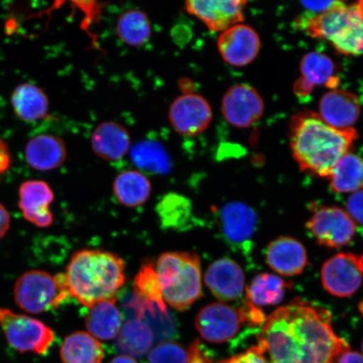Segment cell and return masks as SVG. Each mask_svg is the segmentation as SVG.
I'll list each match as a JSON object with an SVG mask.
<instances>
[{
  "mask_svg": "<svg viewBox=\"0 0 363 363\" xmlns=\"http://www.w3.org/2000/svg\"><path fill=\"white\" fill-rule=\"evenodd\" d=\"M156 211L163 229L181 231L188 229L192 222V203L178 193L163 196L157 203Z\"/></svg>",
  "mask_w": 363,
  "mask_h": 363,
  "instance_id": "obj_29",
  "label": "cell"
},
{
  "mask_svg": "<svg viewBox=\"0 0 363 363\" xmlns=\"http://www.w3.org/2000/svg\"><path fill=\"white\" fill-rule=\"evenodd\" d=\"M110 363H138L135 360V358L125 356V355H121L118 356L115 358H113V359L111 361Z\"/></svg>",
  "mask_w": 363,
  "mask_h": 363,
  "instance_id": "obj_44",
  "label": "cell"
},
{
  "mask_svg": "<svg viewBox=\"0 0 363 363\" xmlns=\"http://www.w3.org/2000/svg\"><path fill=\"white\" fill-rule=\"evenodd\" d=\"M13 112L23 121L35 122L48 115L49 101L44 91L33 84L17 86L11 95Z\"/></svg>",
  "mask_w": 363,
  "mask_h": 363,
  "instance_id": "obj_24",
  "label": "cell"
},
{
  "mask_svg": "<svg viewBox=\"0 0 363 363\" xmlns=\"http://www.w3.org/2000/svg\"><path fill=\"white\" fill-rule=\"evenodd\" d=\"M11 226V216L6 207L0 203V240L6 235Z\"/></svg>",
  "mask_w": 363,
  "mask_h": 363,
  "instance_id": "obj_41",
  "label": "cell"
},
{
  "mask_svg": "<svg viewBox=\"0 0 363 363\" xmlns=\"http://www.w3.org/2000/svg\"><path fill=\"white\" fill-rule=\"evenodd\" d=\"M122 258L103 250L84 249L72 257L65 274L69 296L90 308L116 298L125 281Z\"/></svg>",
  "mask_w": 363,
  "mask_h": 363,
  "instance_id": "obj_3",
  "label": "cell"
},
{
  "mask_svg": "<svg viewBox=\"0 0 363 363\" xmlns=\"http://www.w3.org/2000/svg\"><path fill=\"white\" fill-rule=\"evenodd\" d=\"M257 347L271 363H335L350 349L335 333L330 313L301 298L266 318Z\"/></svg>",
  "mask_w": 363,
  "mask_h": 363,
  "instance_id": "obj_1",
  "label": "cell"
},
{
  "mask_svg": "<svg viewBox=\"0 0 363 363\" xmlns=\"http://www.w3.org/2000/svg\"><path fill=\"white\" fill-rule=\"evenodd\" d=\"M27 163L38 171L58 169L65 162L67 153L65 142L58 136L43 134L34 136L26 147Z\"/></svg>",
  "mask_w": 363,
  "mask_h": 363,
  "instance_id": "obj_22",
  "label": "cell"
},
{
  "mask_svg": "<svg viewBox=\"0 0 363 363\" xmlns=\"http://www.w3.org/2000/svg\"><path fill=\"white\" fill-rule=\"evenodd\" d=\"M331 189L335 193H356L363 189V158L352 152L337 162L329 176Z\"/></svg>",
  "mask_w": 363,
  "mask_h": 363,
  "instance_id": "obj_30",
  "label": "cell"
},
{
  "mask_svg": "<svg viewBox=\"0 0 363 363\" xmlns=\"http://www.w3.org/2000/svg\"><path fill=\"white\" fill-rule=\"evenodd\" d=\"M156 269L165 303L184 311L201 298V262L196 254L172 252L158 258Z\"/></svg>",
  "mask_w": 363,
  "mask_h": 363,
  "instance_id": "obj_5",
  "label": "cell"
},
{
  "mask_svg": "<svg viewBox=\"0 0 363 363\" xmlns=\"http://www.w3.org/2000/svg\"><path fill=\"white\" fill-rule=\"evenodd\" d=\"M179 88L184 94H194V84L189 79H183L179 81Z\"/></svg>",
  "mask_w": 363,
  "mask_h": 363,
  "instance_id": "obj_43",
  "label": "cell"
},
{
  "mask_svg": "<svg viewBox=\"0 0 363 363\" xmlns=\"http://www.w3.org/2000/svg\"><path fill=\"white\" fill-rule=\"evenodd\" d=\"M301 79L294 86L298 96H306L315 86L325 85L335 89L339 84V78L335 75V66L331 58L320 52H308L301 63Z\"/></svg>",
  "mask_w": 363,
  "mask_h": 363,
  "instance_id": "obj_20",
  "label": "cell"
},
{
  "mask_svg": "<svg viewBox=\"0 0 363 363\" xmlns=\"http://www.w3.org/2000/svg\"><path fill=\"white\" fill-rule=\"evenodd\" d=\"M116 33L122 42L130 47L138 48L151 38V22L147 13L142 11H127L118 19Z\"/></svg>",
  "mask_w": 363,
  "mask_h": 363,
  "instance_id": "obj_32",
  "label": "cell"
},
{
  "mask_svg": "<svg viewBox=\"0 0 363 363\" xmlns=\"http://www.w3.org/2000/svg\"><path fill=\"white\" fill-rule=\"evenodd\" d=\"M189 363H211V361L206 355V353L202 351V348L199 340H195V342L191 345V347L189 349Z\"/></svg>",
  "mask_w": 363,
  "mask_h": 363,
  "instance_id": "obj_40",
  "label": "cell"
},
{
  "mask_svg": "<svg viewBox=\"0 0 363 363\" xmlns=\"http://www.w3.org/2000/svg\"><path fill=\"white\" fill-rule=\"evenodd\" d=\"M289 284L280 277L262 274L257 275L246 289L247 301L258 308L274 306L282 301Z\"/></svg>",
  "mask_w": 363,
  "mask_h": 363,
  "instance_id": "obj_31",
  "label": "cell"
},
{
  "mask_svg": "<svg viewBox=\"0 0 363 363\" xmlns=\"http://www.w3.org/2000/svg\"><path fill=\"white\" fill-rule=\"evenodd\" d=\"M245 323L242 312L222 303H214L199 311L195 325L202 338L211 343H225L237 335Z\"/></svg>",
  "mask_w": 363,
  "mask_h": 363,
  "instance_id": "obj_10",
  "label": "cell"
},
{
  "mask_svg": "<svg viewBox=\"0 0 363 363\" xmlns=\"http://www.w3.org/2000/svg\"><path fill=\"white\" fill-rule=\"evenodd\" d=\"M340 3V1H305L301 4L308 15L315 16L331 10Z\"/></svg>",
  "mask_w": 363,
  "mask_h": 363,
  "instance_id": "obj_38",
  "label": "cell"
},
{
  "mask_svg": "<svg viewBox=\"0 0 363 363\" xmlns=\"http://www.w3.org/2000/svg\"><path fill=\"white\" fill-rule=\"evenodd\" d=\"M63 363H101L104 357L101 342L84 331H77L63 340L60 349Z\"/></svg>",
  "mask_w": 363,
  "mask_h": 363,
  "instance_id": "obj_25",
  "label": "cell"
},
{
  "mask_svg": "<svg viewBox=\"0 0 363 363\" xmlns=\"http://www.w3.org/2000/svg\"><path fill=\"white\" fill-rule=\"evenodd\" d=\"M266 261L270 269L281 276H296L306 269L307 252L298 240L282 237L274 240L267 247Z\"/></svg>",
  "mask_w": 363,
  "mask_h": 363,
  "instance_id": "obj_19",
  "label": "cell"
},
{
  "mask_svg": "<svg viewBox=\"0 0 363 363\" xmlns=\"http://www.w3.org/2000/svg\"><path fill=\"white\" fill-rule=\"evenodd\" d=\"M247 4L243 0H193L185 3V9L190 15L201 21L208 30L223 33L243 21Z\"/></svg>",
  "mask_w": 363,
  "mask_h": 363,
  "instance_id": "obj_15",
  "label": "cell"
},
{
  "mask_svg": "<svg viewBox=\"0 0 363 363\" xmlns=\"http://www.w3.org/2000/svg\"><path fill=\"white\" fill-rule=\"evenodd\" d=\"M217 47L225 62L233 67H242L255 60L260 52L261 40L251 26L240 23L221 33Z\"/></svg>",
  "mask_w": 363,
  "mask_h": 363,
  "instance_id": "obj_13",
  "label": "cell"
},
{
  "mask_svg": "<svg viewBox=\"0 0 363 363\" xmlns=\"http://www.w3.org/2000/svg\"><path fill=\"white\" fill-rule=\"evenodd\" d=\"M221 111L225 120L237 128H248L261 119L264 103L251 85L240 84L226 91L222 99Z\"/></svg>",
  "mask_w": 363,
  "mask_h": 363,
  "instance_id": "obj_11",
  "label": "cell"
},
{
  "mask_svg": "<svg viewBox=\"0 0 363 363\" xmlns=\"http://www.w3.org/2000/svg\"><path fill=\"white\" fill-rule=\"evenodd\" d=\"M218 363H271L267 359L266 354L259 347L250 348L249 350Z\"/></svg>",
  "mask_w": 363,
  "mask_h": 363,
  "instance_id": "obj_35",
  "label": "cell"
},
{
  "mask_svg": "<svg viewBox=\"0 0 363 363\" xmlns=\"http://www.w3.org/2000/svg\"><path fill=\"white\" fill-rule=\"evenodd\" d=\"M77 7H79L82 11L85 13V18L83 23H82V28L88 29L91 23L97 20L101 13V4L97 2H74Z\"/></svg>",
  "mask_w": 363,
  "mask_h": 363,
  "instance_id": "obj_37",
  "label": "cell"
},
{
  "mask_svg": "<svg viewBox=\"0 0 363 363\" xmlns=\"http://www.w3.org/2000/svg\"><path fill=\"white\" fill-rule=\"evenodd\" d=\"M91 147L99 157L108 162L123 159L130 150V135L116 121H104L91 135Z\"/></svg>",
  "mask_w": 363,
  "mask_h": 363,
  "instance_id": "obj_21",
  "label": "cell"
},
{
  "mask_svg": "<svg viewBox=\"0 0 363 363\" xmlns=\"http://www.w3.org/2000/svg\"><path fill=\"white\" fill-rule=\"evenodd\" d=\"M85 318L89 333L97 340L117 337L122 326V316L116 306V298L108 299L91 306Z\"/></svg>",
  "mask_w": 363,
  "mask_h": 363,
  "instance_id": "obj_23",
  "label": "cell"
},
{
  "mask_svg": "<svg viewBox=\"0 0 363 363\" xmlns=\"http://www.w3.org/2000/svg\"><path fill=\"white\" fill-rule=\"evenodd\" d=\"M204 280L216 298L221 301H233L242 296L245 274L238 264L230 258H221L208 267Z\"/></svg>",
  "mask_w": 363,
  "mask_h": 363,
  "instance_id": "obj_16",
  "label": "cell"
},
{
  "mask_svg": "<svg viewBox=\"0 0 363 363\" xmlns=\"http://www.w3.org/2000/svg\"><path fill=\"white\" fill-rule=\"evenodd\" d=\"M359 99L349 91L333 89L321 98L319 116L326 124L340 130L353 128L359 118Z\"/></svg>",
  "mask_w": 363,
  "mask_h": 363,
  "instance_id": "obj_18",
  "label": "cell"
},
{
  "mask_svg": "<svg viewBox=\"0 0 363 363\" xmlns=\"http://www.w3.org/2000/svg\"><path fill=\"white\" fill-rule=\"evenodd\" d=\"M219 222L225 242L238 250H248L255 233L257 216L253 208L242 202L225 203L219 211Z\"/></svg>",
  "mask_w": 363,
  "mask_h": 363,
  "instance_id": "obj_14",
  "label": "cell"
},
{
  "mask_svg": "<svg viewBox=\"0 0 363 363\" xmlns=\"http://www.w3.org/2000/svg\"><path fill=\"white\" fill-rule=\"evenodd\" d=\"M12 158L7 144L0 139V179L10 169Z\"/></svg>",
  "mask_w": 363,
  "mask_h": 363,
  "instance_id": "obj_39",
  "label": "cell"
},
{
  "mask_svg": "<svg viewBox=\"0 0 363 363\" xmlns=\"http://www.w3.org/2000/svg\"><path fill=\"white\" fill-rule=\"evenodd\" d=\"M130 155L136 167L149 174L166 175L172 170L169 153L157 140H144L135 144Z\"/></svg>",
  "mask_w": 363,
  "mask_h": 363,
  "instance_id": "obj_27",
  "label": "cell"
},
{
  "mask_svg": "<svg viewBox=\"0 0 363 363\" xmlns=\"http://www.w3.org/2000/svg\"><path fill=\"white\" fill-rule=\"evenodd\" d=\"M0 326L7 342L15 350L44 355L52 347L55 333L48 325L35 318L0 308Z\"/></svg>",
  "mask_w": 363,
  "mask_h": 363,
  "instance_id": "obj_7",
  "label": "cell"
},
{
  "mask_svg": "<svg viewBox=\"0 0 363 363\" xmlns=\"http://www.w3.org/2000/svg\"><path fill=\"white\" fill-rule=\"evenodd\" d=\"M363 281V255L340 252L324 263L321 282L331 295L347 298L355 294Z\"/></svg>",
  "mask_w": 363,
  "mask_h": 363,
  "instance_id": "obj_8",
  "label": "cell"
},
{
  "mask_svg": "<svg viewBox=\"0 0 363 363\" xmlns=\"http://www.w3.org/2000/svg\"><path fill=\"white\" fill-rule=\"evenodd\" d=\"M362 353H363V342H362ZM363 356V355H362Z\"/></svg>",
  "mask_w": 363,
  "mask_h": 363,
  "instance_id": "obj_46",
  "label": "cell"
},
{
  "mask_svg": "<svg viewBox=\"0 0 363 363\" xmlns=\"http://www.w3.org/2000/svg\"><path fill=\"white\" fill-rule=\"evenodd\" d=\"M296 26L313 38L328 40L342 55L363 54V1L349 6L340 1L319 15L306 13L298 18Z\"/></svg>",
  "mask_w": 363,
  "mask_h": 363,
  "instance_id": "obj_4",
  "label": "cell"
},
{
  "mask_svg": "<svg viewBox=\"0 0 363 363\" xmlns=\"http://www.w3.org/2000/svg\"><path fill=\"white\" fill-rule=\"evenodd\" d=\"M154 335L143 320L130 319L122 325L117 335V347L125 356L133 358L145 355L152 348Z\"/></svg>",
  "mask_w": 363,
  "mask_h": 363,
  "instance_id": "obj_28",
  "label": "cell"
},
{
  "mask_svg": "<svg viewBox=\"0 0 363 363\" xmlns=\"http://www.w3.org/2000/svg\"><path fill=\"white\" fill-rule=\"evenodd\" d=\"M149 363H189V352L176 342L158 344L149 353Z\"/></svg>",
  "mask_w": 363,
  "mask_h": 363,
  "instance_id": "obj_34",
  "label": "cell"
},
{
  "mask_svg": "<svg viewBox=\"0 0 363 363\" xmlns=\"http://www.w3.org/2000/svg\"><path fill=\"white\" fill-rule=\"evenodd\" d=\"M135 296L167 315V306L163 298L160 281L155 264L152 262L143 263L134 281Z\"/></svg>",
  "mask_w": 363,
  "mask_h": 363,
  "instance_id": "obj_33",
  "label": "cell"
},
{
  "mask_svg": "<svg viewBox=\"0 0 363 363\" xmlns=\"http://www.w3.org/2000/svg\"><path fill=\"white\" fill-rule=\"evenodd\" d=\"M212 110L207 99L198 94H183L172 103L169 121L176 133L196 136L203 133L212 121Z\"/></svg>",
  "mask_w": 363,
  "mask_h": 363,
  "instance_id": "obj_12",
  "label": "cell"
},
{
  "mask_svg": "<svg viewBox=\"0 0 363 363\" xmlns=\"http://www.w3.org/2000/svg\"><path fill=\"white\" fill-rule=\"evenodd\" d=\"M335 363H363V356L357 352L349 350L338 357Z\"/></svg>",
  "mask_w": 363,
  "mask_h": 363,
  "instance_id": "obj_42",
  "label": "cell"
},
{
  "mask_svg": "<svg viewBox=\"0 0 363 363\" xmlns=\"http://www.w3.org/2000/svg\"><path fill=\"white\" fill-rule=\"evenodd\" d=\"M359 308H360V311L362 312V314L363 315V301L361 303Z\"/></svg>",
  "mask_w": 363,
  "mask_h": 363,
  "instance_id": "obj_45",
  "label": "cell"
},
{
  "mask_svg": "<svg viewBox=\"0 0 363 363\" xmlns=\"http://www.w3.org/2000/svg\"><path fill=\"white\" fill-rule=\"evenodd\" d=\"M19 198V207L27 221L40 228L52 224L50 206L54 201V194L48 184L42 180L26 181L21 185Z\"/></svg>",
  "mask_w": 363,
  "mask_h": 363,
  "instance_id": "obj_17",
  "label": "cell"
},
{
  "mask_svg": "<svg viewBox=\"0 0 363 363\" xmlns=\"http://www.w3.org/2000/svg\"><path fill=\"white\" fill-rule=\"evenodd\" d=\"M307 228L322 246L340 248L352 242L356 225L346 211L335 206H322L307 222Z\"/></svg>",
  "mask_w": 363,
  "mask_h": 363,
  "instance_id": "obj_9",
  "label": "cell"
},
{
  "mask_svg": "<svg viewBox=\"0 0 363 363\" xmlns=\"http://www.w3.org/2000/svg\"><path fill=\"white\" fill-rule=\"evenodd\" d=\"M113 190L118 202L124 206L134 208L147 202L152 193V185L142 172L128 170L116 177Z\"/></svg>",
  "mask_w": 363,
  "mask_h": 363,
  "instance_id": "obj_26",
  "label": "cell"
},
{
  "mask_svg": "<svg viewBox=\"0 0 363 363\" xmlns=\"http://www.w3.org/2000/svg\"><path fill=\"white\" fill-rule=\"evenodd\" d=\"M347 214L354 222L363 225V189L351 195L347 202Z\"/></svg>",
  "mask_w": 363,
  "mask_h": 363,
  "instance_id": "obj_36",
  "label": "cell"
},
{
  "mask_svg": "<svg viewBox=\"0 0 363 363\" xmlns=\"http://www.w3.org/2000/svg\"><path fill=\"white\" fill-rule=\"evenodd\" d=\"M357 138L355 129L335 128L311 111L297 113L290 122V147L295 161L302 171L322 178H329Z\"/></svg>",
  "mask_w": 363,
  "mask_h": 363,
  "instance_id": "obj_2",
  "label": "cell"
},
{
  "mask_svg": "<svg viewBox=\"0 0 363 363\" xmlns=\"http://www.w3.org/2000/svg\"><path fill=\"white\" fill-rule=\"evenodd\" d=\"M68 294L65 274H50L40 270L23 274L13 287V298L18 307L30 314H40L57 308Z\"/></svg>",
  "mask_w": 363,
  "mask_h": 363,
  "instance_id": "obj_6",
  "label": "cell"
}]
</instances>
